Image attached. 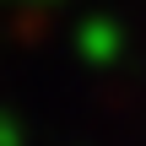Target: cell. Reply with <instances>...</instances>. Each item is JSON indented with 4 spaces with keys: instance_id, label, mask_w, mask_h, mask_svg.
Listing matches in <instances>:
<instances>
[{
    "instance_id": "7a4b0ae2",
    "label": "cell",
    "mask_w": 146,
    "mask_h": 146,
    "mask_svg": "<svg viewBox=\"0 0 146 146\" xmlns=\"http://www.w3.org/2000/svg\"><path fill=\"white\" fill-rule=\"evenodd\" d=\"M0 146H22V130H16L5 114H0Z\"/></svg>"
},
{
    "instance_id": "6da1fadb",
    "label": "cell",
    "mask_w": 146,
    "mask_h": 146,
    "mask_svg": "<svg viewBox=\"0 0 146 146\" xmlns=\"http://www.w3.org/2000/svg\"><path fill=\"white\" fill-rule=\"evenodd\" d=\"M119 27L108 22V16H87L81 22V33H76V49L92 60V65H108V60H119Z\"/></svg>"
}]
</instances>
